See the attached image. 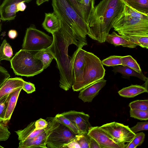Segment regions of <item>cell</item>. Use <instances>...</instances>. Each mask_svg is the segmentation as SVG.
I'll use <instances>...</instances> for the list:
<instances>
[{"label":"cell","instance_id":"cell-1","mask_svg":"<svg viewBox=\"0 0 148 148\" xmlns=\"http://www.w3.org/2000/svg\"><path fill=\"white\" fill-rule=\"evenodd\" d=\"M52 34L53 42L48 48L53 53L59 70V86L64 90L67 91L72 87L74 82L73 64L78 49L70 57L68 54L69 46L74 44L78 47H83L87 45V41L70 27H61L58 31Z\"/></svg>","mask_w":148,"mask_h":148},{"label":"cell","instance_id":"cell-2","mask_svg":"<svg viewBox=\"0 0 148 148\" xmlns=\"http://www.w3.org/2000/svg\"><path fill=\"white\" fill-rule=\"evenodd\" d=\"M122 0H102L95 7L88 23V36L100 43L104 42L112 27L114 20L123 10Z\"/></svg>","mask_w":148,"mask_h":148},{"label":"cell","instance_id":"cell-3","mask_svg":"<svg viewBox=\"0 0 148 148\" xmlns=\"http://www.w3.org/2000/svg\"><path fill=\"white\" fill-rule=\"evenodd\" d=\"M112 28L122 36H148V15L124 3L123 10L114 20Z\"/></svg>","mask_w":148,"mask_h":148},{"label":"cell","instance_id":"cell-4","mask_svg":"<svg viewBox=\"0 0 148 148\" xmlns=\"http://www.w3.org/2000/svg\"><path fill=\"white\" fill-rule=\"evenodd\" d=\"M54 12L59 18L61 26L69 27L86 40L88 25L73 8L68 0H52Z\"/></svg>","mask_w":148,"mask_h":148},{"label":"cell","instance_id":"cell-5","mask_svg":"<svg viewBox=\"0 0 148 148\" xmlns=\"http://www.w3.org/2000/svg\"><path fill=\"white\" fill-rule=\"evenodd\" d=\"M37 51L22 49L15 54L10 62L11 68L16 75L29 77L43 71L42 63L34 57Z\"/></svg>","mask_w":148,"mask_h":148},{"label":"cell","instance_id":"cell-6","mask_svg":"<svg viewBox=\"0 0 148 148\" xmlns=\"http://www.w3.org/2000/svg\"><path fill=\"white\" fill-rule=\"evenodd\" d=\"M99 58L93 53L86 51L83 81L77 92L103 79L105 69Z\"/></svg>","mask_w":148,"mask_h":148},{"label":"cell","instance_id":"cell-7","mask_svg":"<svg viewBox=\"0 0 148 148\" xmlns=\"http://www.w3.org/2000/svg\"><path fill=\"white\" fill-rule=\"evenodd\" d=\"M53 37L37 29L34 25L27 28L22 45V49L37 51L49 47L52 45Z\"/></svg>","mask_w":148,"mask_h":148},{"label":"cell","instance_id":"cell-8","mask_svg":"<svg viewBox=\"0 0 148 148\" xmlns=\"http://www.w3.org/2000/svg\"><path fill=\"white\" fill-rule=\"evenodd\" d=\"M100 127L117 143L129 142L135 135L128 126L115 122L105 124Z\"/></svg>","mask_w":148,"mask_h":148},{"label":"cell","instance_id":"cell-9","mask_svg":"<svg viewBox=\"0 0 148 148\" xmlns=\"http://www.w3.org/2000/svg\"><path fill=\"white\" fill-rule=\"evenodd\" d=\"M76 135L66 127L60 123L49 136L47 146V148H62L64 144L74 140Z\"/></svg>","mask_w":148,"mask_h":148},{"label":"cell","instance_id":"cell-10","mask_svg":"<svg viewBox=\"0 0 148 148\" xmlns=\"http://www.w3.org/2000/svg\"><path fill=\"white\" fill-rule=\"evenodd\" d=\"M48 122L47 129L44 132L33 138L23 141H20L18 148H47V138L52 131L59 126L60 123L54 117L50 118Z\"/></svg>","mask_w":148,"mask_h":148},{"label":"cell","instance_id":"cell-11","mask_svg":"<svg viewBox=\"0 0 148 148\" xmlns=\"http://www.w3.org/2000/svg\"><path fill=\"white\" fill-rule=\"evenodd\" d=\"M88 134L98 143L100 148H125L126 144L116 142L100 127H92Z\"/></svg>","mask_w":148,"mask_h":148},{"label":"cell","instance_id":"cell-12","mask_svg":"<svg viewBox=\"0 0 148 148\" xmlns=\"http://www.w3.org/2000/svg\"><path fill=\"white\" fill-rule=\"evenodd\" d=\"M86 52V51L83 49L82 47H79L74 58L73 68L75 80L72 86V89L74 91L77 92L83 81Z\"/></svg>","mask_w":148,"mask_h":148},{"label":"cell","instance_id":"cell-13","mask_svg":"<svg viewBox=\"0 0 148 148\" xmlns=\"http://www.w3.org/2000/svg\"><path fill=\"white\" fill-rule=\"evenodd\" d=\"M61 114L75 124L80 134H88L92 127L89 121V115L83 112L71 110Z\"/></svg>","mask_w":148,"mask_h":148},{"label":"cell","instance_id":"cell-14","mask_svg":"<svg viewBox=\"0 0 148 148\" xmlns=\"http://www.w3.org/2000/svg\"><path fill=\"white\" fill-rule=\"evenodd\" d=\"M32 0H4L0 5V18L3 21L14 20L16 16L17 6L21 2L28 3Z\"/></svg>","mask_w":148,"mask_h":148},{"label":"cell","instance_id":"cell-15","mask_svg":"<svg viewBox=\"0 0 148 148\" xmlns=\"http://www.w3.org/2000/svg\"><path fill=\"white\" fill-rule=\"evenodd\" d=\"M107 81L103 79L99 80L80 91L78 97L84 102H91L106 85Z\"/></svg>","mask_w":148,"mask_h":148},{"label":"cell","instance_id":"cell-16","mask_svg":"<svg viewBox=\"0 0 148 148\" xmlns=\"http://www.w3.org/2000/svg\"><path fill=\"white\" fill-rule=\"evenodd\" d=\"M24 80L19 77L8 78L0 88V99L17 90L22 88Z\"/></svg>","mask_w":148,"mask_h":148},{"label":"cell","instance_id":"cell-17","mask_svg":"<svg viewBox=\"0 0 148 148\" xmlns=\"http://www.w3.org/2000/svg\"><path fill=\"white\" fill-rule=\"evenodd\" d=\"M42 25L44 29L51 34L58 31L61 27L60 20L53 12L45 13V19Z\"/></svg>","mask_w":148,"mask_h":148},{"label":"cell","instance_id":"cell-18","mask_svg":"<svg viewBox=\"0 0 148 148\" xmlns=\"http://www.w3.org/2000/svg\"><path fill=\"white\" fill-rule=\"evenodd\" d=\"M35 121L32 122L23 129L15 131L18 136V140L23 141L33 138L44 132L48 127L47 126L44 129L35 130Z\"/></svg>","mask_w":148,"mask_h":148},{"label":"cell","instance_id":"cell-19","mask_svg":"<svg viewBox=\"0 0 148 148\" xmlns=\"http://www.w3.org/2000/svg\"><path fill=\"white\" fill-rule=\"evenodd\" d=\"M22 89V88H21L9 95L7 106L3 122V123L4 125H7L10 121Z\"/></svg>","mask_w":148,"mask_h":148},{"label":"cell","instance_id":"cell-20","mask_svg":"<svg viewBox=\"0 0 148 148\" xmlns=\"http://www.w3.org/2000/svg\"><path fill=\"white\" fill-rule=\"evenodd\" d=\"M105 42L113 44L115 46L121 45L123 47L130 48H134L137 46L123 36L119 35L115 32H113L111 34H108Z\"/></svg>","mask_w":148,"mask_h":148},{"label":"cell","instance_id":"cell-21","mask_svg":"<svg viewBox=\"0 0 148 148\" xmlns=\"http://www.w3.org/2000/svg\"><path fill=\"white\" fill-rule=\"evenodd\" d=\"M148 90L144 87L137 85H132L124 88L118 92L121 96L126 98L134 97L144 92H147Z\"/></svg>","mask_w":148,"mask_h":148},{"label":"cell","instance_id":"cell-22","mask_svg":"<svg viewBox=\"0 0 148 148\" xmlns=\"http://www.w3.org/2000/svg\"><path fill=\"white\" fill-rule=\"evenodd\" d=\"M112 71L115 73H118L123 75L127 77L134 76L136 77L141 80L146 82L148 80L147 77L142 72L138 73L133 69L126 66L122 65L113 66Z\"/></svg>","mask_w":148,"mask_h":148},{"label":"cell","instance_id":"cell-23","mask_svg":"<svg viewBox=\"0 0 148 148\" xmlns=\"http://www.w3.org/2000/svg\"><path fill=\"white\" fill-rule=\"evenodd\" d=\"M128 6L136 11L148 15V0H122Z\"/></svg>","mask_w":148,"mask_h":148},{"label":"cell","instance_id":"cell-24","mask_svg":"<svg viewBox=\"0 0 148 148\" xmlns=\"http://www.w3.org/2000/svg\"><path fill=\"white\" fill-rule=\"evenodd\" d=\"M95 1L82 0L80 2V7L84 20L88 25L90 18L95 8Z\"/></svg>","mask_w":148,"mask_h":148},{"label":"cell","instance_id":"cell-25","mask_svg":"<svg viewBox=\"0 0 148 148\" xmlns=\"http://www.w3.org/2000/svg\"><path fill=\"white\" fill-rule=\"evenodd\" d=\"M34 57L41 61L43 65L44 69L49 66L54 58L53 53L48 48L37 51L34 54Z\"/></svg>","mask_w":148,"mask_h":148},{"label":"cell","instance_id":"cell-26","mask_svg":"<svg viewBox=\"0 0 148 148\" xmlns=\"http://www.w3.org/2000/svg\"><path fill=\"white\" fill-rule=\"evenodd\" d=\"M13 55L11 47L6 40L4 39L0 46V60H5L10 61Z\"/></svg>","mask_w":148,"mask_h":148},{"label":"cell","instance_id":"cell-27","mask_svg":"<svg viewBox=\"0 0 148 148\" xmlns=\"http://www.w3.org/2000/svg\"><path fill=\"white\" fill-rule=\"evenodd\" d=\"M54 118L58 122L66 127L76 134H80L78 129L75 124L61 113L57 114Z\"/></svg>","mask_w":148,"mask_h":148},{"label":"cell","instance_id":"cell-28","mask_svg":"<svg viewBox=\"0 0 148 148\" xmlns=\"http://www.w3.org/2000/svg\"><path fill=\"white\" fill-rule=\"evenodd\" d=\"M122 36L137 46L145 48H148V36L129 35Z\"/></svg>","mask_w":148,"mask_h":148},{"label":"cell","instance_id":"cell-29","mask_svg":"<svg viewBox=\"0 0 148 148\" xmlns=\"http://www.w3.org/2000/svg\"><path fill=\"white\" fill-rule=\"evenodd\" d=\"M121 60L122 65L127 66L138 73L142 72L139 65L131 56H122Z\"/></svg>","mask_w":148,"mask_h":148},{"label":"cell","instance_id":"cell-30","mask_svg":"<svg viewBox=\"0 0 148 148\" xmlns=\"http://www.w3.org/2000/svg\"><path fill=\"white\" fill-rule=\"evenodd\" d=\"M129 106L131 109H136L148 111V100H136L130 103Z\"/></svg>","mask_w":148,"mask_h":148},{"label":"cell","instance_id":"cell-31","mask_svg":"<svg viewBox=\"0 0 148 148\" xmlns=\"http://www.w3.org/2000/svg\"><path fill=\"white\" fill-rule=\"evenodd\" d=\"M122 56H112L103 60L101 61L103 65L108 66H113L122 65Z\"/></svg>","mask_w":148,"mask_h":148},{"label":"cell","instance_id":"cell-32","mask_svg":"<svg viewBox=\"0 0 148 148\" xmlns=\"http://www.w3.org/2000/svg\"><path fill=\"white\" fill-rule=\"evenodd\" d=\"M90 136L87 133L76 134L75 139L79 144L80 148H89Z\"/></svg>","mask_w":148,"mask_h":148},{"label":"cell","instance_id":"cell-33","mask_svg":"<svg viewBox=\"0 0 148 148\" xmlns=\"http://www.w3.org/2000/svg\"><path fill=\"white\" fill-rule=\"evenodd\" d=\"M130 117L140 120L148 119V111L136 109H131L130 111Z\"/></svg>","mask_w":148,"mask_h":148},{"label":"cell","instance_id":"cell-34","mask_svg":"<svg viewBox=\"0 0 148 148\" xmlns=\"http://www.w3.org/2000/svg\"><path fill=\"white\" fill-rule=\"evenodd\" d=\"M10 134L7 125L0 123V141L7 140Z\"/></svg>","mask_w":148,"mask_h":148},{"label":"cell","instance_id":"cell-35","mask_svg":"<svg viewBox=\"0 0 148 148\" xmlns=\"http://www.w3.org/2000/svg\"><path fill=\"white\" fill-rule=\"evenodd\" d=\"M9 94L0 99V123H3Z\"/></svg>","mask_w":148,"mask_h":148},{"label":"cell","instance_id":"cell-36","mask_svg":"<svg viewBox=\"0 0 148 148\" xmlns=\"http://www.w3.org/2000/svg\"><path fill=\"white\" fill-rule=\"evenodd\" d=\"M130 128L135 134L141 131L147 130L148 129V122H138L136 125Z\"/></svg>","mask_w":148,"mask_h":148},{"label":"cell","instance_id":"cell-37","mask_svg":"<svg viewBox=\"0 0 148 148\" xmlns=\"http://www.w3.org/2000/svg\"><path fill=\"white\" fill-rule=\"evenodd\" d=\"M145 137V134L143 132L136 133L132 141L137 147L141 145L143 143Z\"/></svg>","mask_w":148,"mask_h":148},{"label":"cell","instance_id":"cell-38","mask_svg":"<svg viewBox=\"0 0 148 148\" xmlns=\"http://www.w3.org/2000/svg\"><path fill=\"white\" fill-rule=\"evenodd\" d=\"M68 0L76 12L84 20L83 16L80 8V2L77 0Z\"/></svg>","mask_w":148,"mask_h":148},{"label":"cell","instance_id":"cell-39","mask_svg":"<svg viewBox=\"0 0 148 148\" xmlns=\"http://www.w3.org/2000/svg\"><path fill=\"white\" fill-rule=\"evenodd\" d=\"M10 77L7 70L0 65V88L5 80Z\"/></svg>","mask_w":148,"mask_h":148},{"label":"cell","instance_id":"cell-40","mask_svg":"<svg viewBox=\"0 0 148 148\" xmlns=\"http://www.w3.org/2000/svg\"><path fill=\"white\" fill-rule=\"evenodd\" d=\"M22 89L27 93L30 94L35 91L36 88L34 84L29 82L24 81Z\"/></svg>","mask_w":148,"mask_h":148},{"label":"cell","instance_id":"cell-41","mask_svg":"<svg viewBox=\"0 0 148 148\" xmlns=\"http://www.w3.org/2000/svg\"><path fill=\"white\" fill-rule=\"evenodd\" d=\"M48 124V122L45 120L40 118L35 121V129L38 130L44 129L47 126Z\"/></svg>","mask_w":148,"mask_h":148},{"label":"cell","instance_id":"cell-42","mask_svg":"<svg viewBox=\"0 0 148 148\" xmlns=\"http://www.w3.org/2000/svg\"><path fill=\"white\" fill-rule=\"evenodd\" d=\"M62 148H80L79 144L75 139V138L72 141L64 144Z\"/></svg>","mask_w":148,"mask_h":148},{"label":"cell","instance_id":"cell-43","mask_svg":"<svg viewBox=\"0 0 148 148\" xmlns=\"http://www.w3.org/2000/svg\"><path fill=\"white\" fill-rule=\"evenodd\" d=\"M89 148H100L98 143L93 138L90 136L89 141Z\"/></svg>","mask_w":148,"mask_h":148},{"label":"cell","instance_id":"cell-44","mask_svg":"<svg viewBox=\"0 0 148 148\" xmlns=\"http://www.w3.org/2000/svg\"><path fill=\"white\" fill-rule=\"evenodd\" d=\"M27 7L25 2H21L19 3L17 6V12L19 11H24L26 9Z\"/></svg>","mask_w":148,"mask_h":148},{"label":"cell","instance_id":"cell-45","mask_svg":"<svg viewBox=\"0 0 148 148\" xmlns=\"http://www.w3.org/2000/svg\"><path fill=\"white\" fill-rule=\"evenodd\" d=\"M18 33L16 30L14 29H11L9 31L8 36L9 37L12 39H14L16 37Z\"/></svg>","mask_w":148,"mask_h":148},{"label":"cell","instance_id":"cell-46","mask_svg":"<svg viewBox=\"0 0 148 148\" xmlns=\"http://www.w3.org/2000/svg\"><path fill=\"white\" fill-rule=\"evenodd\" d=\"M136 146L132 140L126 144L125 148H136Z\"/></svg>","mask_w":148,"mask_h":148},{"label":"cell","instance_id":"cell-47","mask_svg":"<svg viewBox=\"0 0 148 148\" xmlns=\"http://www.w3.org/2000/svg\"><path fill=\"white\" fill-rule=\"evenodd\" d=\"M50 0H36V3L37 5L39 6L46 2H48Z\"/></svg>","mask_w":148,"mask_h":148},{"label":"cell","instance_id":"cell-48","mask_svg":"<svg viewBox=\"0 0 148 148\" xmlns=\"http://www.w3.org/2000/svg\"><path fill=\"white\" fill-rule=\"evenodd\" d=\"M0 22H1V19L0 18V32L1 31V24L0 23Z\"/></svg>","mask_w":148,"mask_h":148},{"label":"cell","instance_id":"cell-49","mask_svg":"<svg viewBox=\"0 0 148 148\" xmlns=\"http://www.w3.org/2000/svg\"><path fill=\"white\" fill-rule=\"evenodd\" d=\"M79 2H80L82 0H77Z\"/></svg>","mask_w":148,"mask_h":148},{"label":"cell","instance_id":"cell-50","mask_svg":"<svg viewBox=\"0 0 148 148\" xmlns=\"http://www.w3.org/2000/svg\"><path fill=\"white\" fill-rule=\"evenodd\" d=\"M0 148H4V147L0 145Z\"/></svg>","mask_w":148,"mask_h":148},{"label":"cell","instance_id":"cell-51","mask_svg":"<svg viewBox=\"0 0 148 148\" xmlns=\"http://www.w3.org/2000/svg\"></svg>","mask_w":148,"mask_h":148}]
</instances>
